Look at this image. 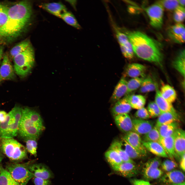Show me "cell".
<instances>
[{"label":"cell","instance_id":"obj_1","mask_svg":"<svg viewBox=\"0 0 185 185\" xmlns=\"http://www.w3.org/2000/svg\"><path fill=\"white\" fill-rule=\"evenodd\" d=\"M32 12L31 4L26 1L9 7L7 21L0 28V38L10 41L20 35L28 25Z\"/></svg>","mask_w":185,"mask_h":185},{"label":"cell","instance_id":"obj_2","mask_svg":"<svg viewBox=\"0 0 185 185\" xmlns=\"http://www.w3.org/2000/svg\"><path fill=\"white\" fill-rule=\"evenodd\" d=\"M136 55L143 60L161 66L162 53L158 43L147 35L140 31H125Z\"/></svg>","mask_w":185,"mask_h":185},{"label":"cell","instance_id":"obj_3","mask_svg":"<svg viewBox=\"0 0 185 185\" xmlns=\"http://www.w3.org/2000/svg\"><path fill=\"white\" fill-rule=\"evenodd\" d=\"M45 129L43 120L40 113L28 107L22 108V114L18 133L24 140L38 139Z\"/></svg>","mask_w":185,"mask_h":185},{"label":"cell","instance_id":"obj_4","mask_svg":"<svg viewBox=\"0 0 185 185\" xmlns=\"http://www.w3.org/2000/svg\"><path fill=\"white\" fill-rule=\"evenodd\" d=\"M22 108L19 106H15L7 114L5 121L0 123L1 138H13L17 135L21 116Z\"/></svg>","mask_w":185,"mask_h":185},{"label":"cell","instance_id":"obj_5","mask_svg":"<svg viewBox=\"0 0 185 185\" xmlns=\"http://www.w3.org/2000/svg\"><path fill=\"white\" fill-rule=\"evenodd\" d=\"M0 150L13 161H20L27 158L26 147L13 138H1Z\"/></svg>","mask_w":185,"mask_h":185},{"label":"cell","instance_id":"obj_6","mask_svg":"<svg viewBox=\"0 0 185 185\" xmlns=\"http://www.w3.org/2000/svg\"><path fill=\"white\" fill-rule=\"evenodd\" d=\"M13 59L15 73L21 78L26 76L31 71L35 62L34 52L31 45Z\"/></svg>","mask_w":185,"mask_h":185},{"label":"cell","instance_id":"obj_7","mask_svg":"<svg viewBox=\"0 0 185 185\" xmlns=\"http://www.w3.org/2000/svg\"><path fill=\"white\" fill-rule=\"evenodd\" d=\"M29 163L24 164L10 163L7 164L6 170L14 180L20 185H26L29 181L34 177L28 169Z\"/></svg>","mask_w":185,"mask_h":185},{"label":"cell","instance_id":"obj_8","mask_svg":"<svg viewBox=\"0 0 185 185\" xmlns=\"http://www.w3.org/2000/svg\"><path fill=\"white\" fill-rule=\"evenodd\" d=\"M145 10L150 19L151 25L156 29L162 25L164 8L158 1L146 8Z\"/></svg>","mask_w":185,"mask_h":185},{"label":"cell","instance_id":"obj_9","mask_svg":"<svg viewBox=\"0 0 185 185\" xmlns=\"http://www.w3.org/2000/svg\"><path fill=\"white\" fill-rule=\"evenodd\" d=\"M28 168L33 174L34 177L49 179L53 178L54 177L52 171L47 166L43 164H30L29 163Z\"/></svg>","mask_w":185,"mask_h":185},{"label":"cell","instance_id":"obj_10","mask_svg":"<svg viewBox=\"0 0 185 185\" xmlns=\"http://www.w3.org/2000/svg\"><path fill=\"white\" fill-rule=\"evenodd\" d=\"M123 139L145 156H146L147 150L143 144L140 135L133 131H130L126 133Z\"/></svg>","mask_w":185,"mask_h":185},{"label":"cell","instance_id":"obj_11","mask_svg":"<svg viewBox=\"0 0 185 185\" xmlns=\"http://www.w3.org/2000/svg\"><path fill=\"white\" fill-rule=\"evenodd\" d=\"M117 173L123 177L131 178L137 175L139 169L135 163L123 162L113 168Z\"/></svg>","mask_w":185,"mask_h":185},{"label":"cell","instance_id":"obj_12","mask_svg":"<svg viewBox=\"0 0 185 185\" xmlns=\"http://www.w3.org/2000/svg\"><path fill=\"white\" fill-rule=\"evenodd\" d=\"M167 33L170 38L174 42L180 44L185 42L184 26L181 23H177L170 27Z\"/></svg>","mask_w":185,"mask_h":185},{"label":"cell","instance_id":"obj_13","mask_svg":"<svg viewBox=\"0 0 185 185\" xmlns=\"http://www.w3.org/2000/svg\"><path fill=\"white\" fill-rule=\"evenodd\" d=\"M2 60L0 67V74L2 80L14 79L16 77L15 73L8 56L5 54Z\"/></svg>","mask_w":185,"mask_h":185},{"label":"cell","instance_id":"obj_14","mask_svg":"<svg viewBox=\"0 0 185 185\" xmlns=\"http://www.w3.org/2000/svg\"><path fill=\"white\" fill-rule=\"evenodd\" d=\"M174 150L177 156L181 158L185 154V132L178 128L173 134Z\"/></svg>","mask_w":185,"mask_h":185},{"label":"cell","instance_id":"obj_15","mask_svg":"<svg viewBox=\"0 0 185 185\" xmlns=\"http://www.w3.org/2000/svg\"><path fill=\"white\" fill-rule=\"evenodd\" d=\"M159 179L160 182L163 184L178 183L184 181L185 176L182 171L174 170L166 172Z\"/></svg>","mask_w":185,"mask_h":185},{"label":"cell","instance_id":"obj_16","mask_svg":"<svg viewBox=\"0 0 185 185\" xmlns=\"http://www.w3.org/2000/svg\"><path fill=\"white\" fill-rule=\"evenodd\" d=\"M133 131L139 135H145L154 127L152 122L139 118L132 120Z\"/></svg>","mask_w":185,"mask_h":185},{"label":"cell","instance_id":"obj_17","mask_svg":"<svg viewBox=\"0 0 185 185\" xmlns=\"http://www.w3.org/2000/svg\"><path fill=\"white\" fill-rule=\"evenodd\" d=\"M115 117L116 124L122 131L126 133L133 131L132 121L127 114H119Z\"/></svg>","mask_w":185,"mask_h":185},{"label":"cell","instance_id":"obj_18","mask_svg":"<svg viewBox=\"0 0 185 185\" xmlns=\"http://www.w3.org/2000/svg\"><path fill=\"white\" fill-rule=\"evenodd\" d=\"M40 6L52 14L60 18L61 15L67 11L65 6L60 3H43Z\"/></svg>","mask_w":185,"mask_h":185},{"label":"cell","instance_id":"obj_19","mask_svg":"<svg viewBox=\"0 0 185 185\" xmlns=\"http://www.w3.org/2000/svg\"><path fill=\"white\" fill-rule=\"evenodd\" d=\"M155 90L154 101L161 112H169L177 113L172 104L167 101L162 96L158 86Z\"/></svg>","mask_w":185,"mask_h":185},{"label":"cell","instance_id":"obj_20","mask_svg":"<svg viewBox=\"0 0 185 185\" xmlns=\"http://www.w3.org/2000/svg\"><path fill=\"white\" fill-rule=\"evenodd\" d=\"M159 143L171 160H174L178 157L174 150L173 134L168 137H161Z\"/></svg>","mask_w":185,"mask_h":185},{"label":"cell","instance_id":"obj_21","mask_svg":"<svg viewBox=\"0 0 185 185\" xmlns=\"http://www.w3.org/2000/svg\"><path fill=\"white\" fill-rule=\"evenodd\" d=\"M145 66L137 63H133L127 67L126 74L128 76L133 78L144 77L145 73L146 70Z\"/></svg>","mask_w":185,"mask_h":185},{"label":"cell","instance_id":"obj_22","mask_svg":"<svg viewBox=\"0 0 185 185\" xmlns=\"http://www.w3.org/2000/svg\"><path fill=\"white\" fill-rule=\"evenodd\" d=\"M127 82L125 77H122L116 86L112 96L111 100L112 102H117L126 95Z\"/></svg>","mask_w":185,"mask_h":185},{"label":"cell","instance_id":"obj_23","mask_svg":"<svg viewBox=\"0 0 185 185\" xmlns=\"http://www.w3.org/2000/svg\"><path fill=\"white\" fill-rule=\"evenodd\" d=\"M131 109V106L125 97L116 102L112 109V112L115 117L121 114H128Z\"/></svg>","mask_w":185,"mask_h":185},{"label":"cell","instance_id":"obj_24","mask_svg":"<svg viewBox=\"0 0 185 185\" xmlns=\"http://www.w3.org/2000/svg\"><path fill=\"white\" fill-rule=\"evenodd\" d=\"M143 144L147 150L158 157L168 158L163 147L158 142H143Z\"/></svg>","mask_w":185,"mask_h":185},{"label":"cell","instance_id":"obj_25","mask_svg":"<svg viewBox=\"0 0 185 185\" xmlns=\"http://www.w3.org/2000/svg\"><path fill=\"white\" fill-rule=\"evenodd\" d=\"M179 120L177 113L169 112H162L158 116L155 126L157 127L162 125L170 124L177 122Z\"/></svg>","mask_w":185,"mask_h":185},{"label":"cell","instance_id":"obj_26","mask_svg":"<svg viewBox=\"0 0 185 185\" xmlns=\"http://www.w3.org/2000/svg\"><path fill=\"white\" fill-rule=\"evenodd\" d=\"M185 50L180 51L173 60L172 64L173 67L181 75L185 77Z\"/></svg>","mask_w":185,"mask_h":185},{"label":"cell","instance_id":"obj_27","mask_svg":"<svg viewBox=\"0 0 185 185\" xmlns=\"http://www.w3.org/2000/svg\"><path fill=\"white\" fill-rule=\"evenodd\" d=\"M126 97L132 108L139 109L144 107L146 101L145 97L140 95H127Z\"/></svg>","mask_w":185,"mask_h":185},{"label":"cell","instance_id":"obj_28","mask_svg":"<svg viewBox=\"0 0 185 185\" xmlns=\"http://www.w3.org/2000/svg\"><path fill=\"white\" fill-rule=\"evenodd\" d=\"M155 127L157 129L161 137H168L173 135L178 128L177 122Z\"/></svg>","mask_w":185,"mask_h":185},{"label":"cell","instance_id":"obj_29","mask_svg":"<svg viewBox=\"0 0 185 185\" xmlns=\"http://www.w3.org/2000/svg\"><path fill=\"white\" fill-rule=\"evenodd\" d=\"M109 149L116 151L121 157L123 162L135 163L125 152L123 148L121 141L115 140L112 143Z\"/></svg>","mask_w":185,"mask_h":185},{"label":"cell","instance_id":"obj_30","mask_svg":"<svg viewBox=\"0 0 185 185\" xmlns=\"http://www.w3.org/2000/svg\"><path fill=\"white\" fill-rule=\"evenodd\" d=\"M160 91L163 97L171 104L176 99L177 94L175 90L169 85H165L162 86Z\"/></svg>","mask_w":185,"mask_h":185},{"label":"cell","instance_id":"obj_31","mask_svg":"<svg viewBox=\"0 0 185 185\" xmlns=\"http://www.w3.org/2000/svg\"><path fill=\"white\" fill-rule=\"evenodd\" d=\"M142 174L144 178L148 181L160 178L163 174V171L159 168L147 169L143 168Z\"/></svg>","mask_w":185,"mask_h":185},{"label":"cell","instance_id":"obj_32","mask_svg":"<svg viewBox=\"0 0 185 185\" xmlns=\"http://www.w3.org/2000/svg\"><path fill=\"white\" fill-rule=\"evenodd\" d=\"M105 156L112 168L123 162L119 154L115 151L109 150L105 153Z\"/></svg>","mask_w":185,"mask_h":185},{"label":"cell","instance_id":"obj_33","mask_svg":"<svg viewBox=\"0 0 185 185\" xmlns=\"http://www.w3.org/2000/svg\"><path fill=\"white\" fill-rule=\"evenodd\" d=\"M0 185H20L13 178L8 171L0 165Z\"/></svg>","mask_w":185,"mask_h":185},{"label":"cell","instance_id":"obj_34","mask_svg":"<svg viewBox=\"0 0 185 185\" xmlns=\"http://www.w3.org/2000/svg\"><path fill=\"white\" fill-rule=\"evenodd\" d=\"M152 78L150 77L144 79L140 87L139 91L144 93L155 90L157 86Z\"/></svg>","mask_w":185,"mask_h":185},{"label":"cell","instance_id":"obj_35","mask_svg":"<svg viewBox=\"0 0 185 185\" xmlns=\"http://www.w3.org/2000/svg\"><path fill=\"white\" fill-rule=\"evenodd\" d=\"M31 45L30 41L28 40H23L13 47L10 52V57L12 59L25 50Z\"/></svg>","mask_w":185,"mask_h":185},{"label":"cell","instance_id":"obj_36","mask_svg":"<svg viewBox=\"0 0 185 185\" xmlns=\"http://www.w3.org/2000/svg\"><path fill=\"white\" fill-rule=\"evenodd\" d=\"M121 141L124 146V150L128 156L132 159L142 158L145 156L129 144L123 139Z\"/></svg>","mask_w":185,"mask_h":185},{"label":"cell","instance_id":"obj_37","mask_svg":"<svg viewBox=\"0 0 185 185\" xmlns=\"http://www.w3.org/2000/svg\"><path fill=\"white\" fill-rule=\"evenodd\" d=\"M161 137L159 133L154 126L148 133L144 135L143 142H159Z\"/></svg>","mask_w":185,"mask_h":185},{"label":"cell","instance_id":"obj_38","mask_svg":"<svg viewBox=\"0 0 185 185\" xmlns=\"http://www.w3.org/2000/svg\"><path fill=\"white\" fill-rule=\"evenodd\" d=\"M144 77L133 78L127 82V90L126 95L137 90L139 88Z\"/></svg>","mask_w":185,"mask_h":185},{"label":"cell","instance_id":"obj_39","mask_svg":"<svg viewBox=\"0 0 185 185\" xmlns=\"http://www.w3.org/2000/svg\"><path fill=\"white\" fill-rule=\"evenodd\" d=\"M61 18L69 25L78 29L80 28V25L71 13L67 11L61 15Z\"/></svg>","mask_w":185,"mask_h":185},{"label":"cell","instance_id":"obj_40","mask_svg":"<svg viewBox=\"0 0 185 185\" xmlns=\"http://www.w3.org/2000/svg\"><path fill=\"white\" fill-rule=\"evenodd\" d=\"M37 140L34 138H28L24 140L27 152L35 157L37 156L38 147Z\"/></svg>","mask_w":185,"mask_h":185},{"label":"cell","instance_id":"obj_41","mask_svg":"<svg viewBox=\"0 0 185 185\" xmlns=\"http://www.w3.org/2000/svg\"><path fill=\"white\" fill-rule=\"evenodd\" d=\"M120 46L122 53L125 58L130 59L133 58L134 52L129 40Z\"/></svg>","mask_w":185,"mask_h":185},{"label":"cell","instance_id":"obj_42","mask_svg":"<svg viewBox=\"0 0 185 185\" xmlns=\"http://www.w3.org/2000/svg\"><path fill=\"white\" fill-rule=\"evenodd\" d=\"M173 18L177 23H181L184 20L185 14L184 7L179 6L174 11Z\"/></svg>","mask_w":185,"mask_h":185},{"label":"cell","instance_id":"obj_43","mask_svg":"<svg viewBox=\"0 0 185 185\" xmlns=\"http://www.w3.org/2000/svg\"><path fill=\"white\" fill-rule=\"evenodd\" d=\"M147 110L150 117L154 118L158 117L162 113L154 101L150 102L149 103Z\"/></svg>","mask_w":185,"mask_h":185},{"label":"cell","instance_id":"obj_44","mask_svg":"<svg viewBox=\"0 0 185 185\" xmlns=\"http://www.w3.org/2000/svg\"><path fill=\"white\" fill-rule=\"evenodd\" d=\"M158 2L162 5L164 8L170 11H174L180 5L178 1L177 0H161Z\"/></svg>","mask_w":185,"mask_h":185},{"label":"cell","instance_id":"obj_45","mask_svg":"<svg viewBox=\"0 0 185 185\" xmlns=\"http://www.w3.org/2000/svg\"><path fill=\"white\" fill-rule=\"evenodd\" d=\"M160 166L163 170L167 172L174 170L178 164L174 160L167 159L161 163Z\"/></svg>","mask_w":185,"mask_h":185},{"label":"cell","instance_id":"obj_46","mask_svg":"<svg viewBox=\"0 0 185 185\" xmlns=\"http://www.w3.org/2000/svg\"><path fill=\"white\" fill-rule=\"evenodd\" d=\"M161 161L159 157H156L149 160L145 164L143 168L147 169H156L160 166Z\"/></svg>","mask_w":185,"mask_h":185},{"label":"cell","instance_id":"obj_47","mask_svg":"<svg viewBox=\"0 0 185 185\" xmlns=\"http://www.w3.org/2000/svg\"><path fill=\"white\" fill-rule=\"evenodd\" d=\"M9 7L0 4V28L6 22L8 16Z\"/></svg>","mask_w":185,"mask_h":185},{"label":"cell","instance_id":"obj_48","mask_svg":"<svg viewBox=\"0 0 185 185\" xmlns=\"http://www.w3.org/2000/svg\"><path fill=\"white\" fill-rule=\"evenodd\" d=\"M135 116L138 118L143 119H146L150 118L148 112L144 107L137 109L135 112Z\"/></svg>","mask_w":185,"mask_h":185},{"label":"cell","instance_id":"obj_49","mask_svg":"<svg viewBox=\"0 0 185 185\" xmlns=\"http://www.w3.org/2000/svg\"><path fill=\"white\" fill-rule=\"evenodd\" d=\"M116 35L120 45L123 44L129 40L126 35L124 33L116 29Z\"/></svg>","mask_w":185,"mask_h":185},{"label":"cell","instance_id":"obj_50","mask_svg":"<svg viewBox=\"0 0 185 185\" xmlns=\"http://www.w3.org/2000/svg\"><path fill=\"white\" fill-rule=\"evenodd\" d=\"M33 181L35 185H50L51 181L49 179L34 177Z\"/></svg>","mask_w":185,"mask_h":185},{"label":"cell","instance_id":"obj_51","mask_svg":"<svg viewBox=\"0 0 185 185\" xmlns=\"http://www.w3.org/2000/svg\"><path fill=\"white\" fill-rule=\"evenodd\" d=\"M131 181L132 185H151L148 181L143 180L134 179Z\"/></svg>","mask_w":185,"mask_h":185},{"label":"cell","instance_id":"obj_52","mask_svg":"<svg viewBox=\"0 0 185 185\" xmlns=\"http://www.w3.org/2000/svg\"><path fill=\"white\" fill-rule=\"evenodd\" d=\"M7 114L4 110H0V123L4 122L5 120Z\"/></svg>","mask_w":185,"mask_h":185},{"label":"cell","instance_id":"obj_53","mask_svg":"<svg viewBox=\"0 0 185 185\" xmlns=\"http://www.w3.org/2000/svg\"><path fill=\"white\" fill-rule=\"evenodd\" d=\"M180 166L182 170L183 171H184L185 169V154H184L181 157Z\"/></svg>","mask_w":185,"mask_h":185},{"label":"cell","instance_id":"obj_54","mask_svg":"<svg viewBox=\"0 0 185 185\" xmlns=\"http://www.w3.org/2000/svg\"><path fill=\"white\" fill-rule=\"evenodd\" d=\"M3 48L2 46H0V61L1 60L2 58H3Z\"/></svg>","mask_w":185,"mask_h":185},{"label":"cell","instance_id":"obj_55","mask_svg":"<svg viewBox=\"0 0 185 185\" xmlns=\"http://www.w3.org/2000/svg\"><path fill=\"white\" fill-rule=\"evenodd\" d=\"M179 5L184 7L185 4V0H178Z\"/></svg>","mask_w":185,"mask_h":185},{"label":"cell","instance_id":"obj_56","mask_svg":"<svg viewBox=\"0 0 185 185\" xmlns=\"http://www.w3.org/2000/svg\"><path fill=\"white\" fill-rule=\"evenodd\" d=\"M162 185H185V181L183 182L175 184H163Z\"/></svg>","mask_w":185,"mask_h":185},{"label":"cell","instance_id":"obj_57","mask_svg":"<svg viewBox=\"0 0 185 185\" xmlns=\"http://www.w3.org/2000/svg\"><path fill=\"white\" fill-rule=\"evenodd\" d=\"M3 156L0 151V163L2 162L3 159Z\"/></svg>","mask_w":185,"mask_h":185},{"label":"cell","instance_id":"obj_58","mask_svg":"<svg viewBox=\"0 0 185 185\" xmlns=\"http://www.w3.org/2000/svg\"><path fill=\"white\" fill-rule=\"evenodd\" d=\"M2 79L1 78V76H0V82L1 81H2Z\"/></svg>","mask_w":185,"mask_h":185}]
</instances>
